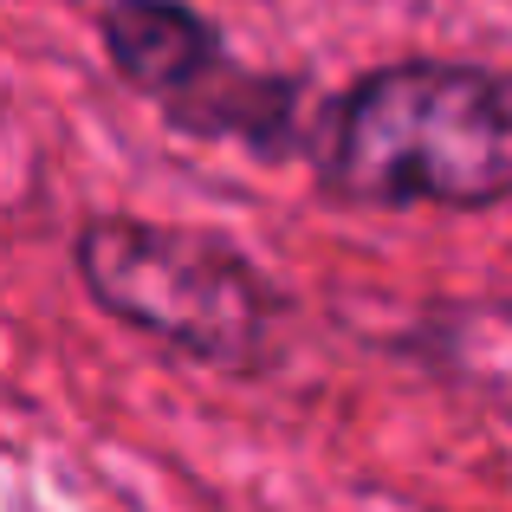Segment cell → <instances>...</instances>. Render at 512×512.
I'll use <instances>...</instances> for the list:
<instances>
[{"label":"cell","mask_w":512,"mask_h":512,"mask_svg":"<svg viewBox=\"0 0 512 512\" xmlns=\"http://www.w3.org/2000/svg\"><path fill=\"white\" fill-rule=\"evenodd\" d=\"M305 163L325 201L376 214H487L512 201V72L389 59L312 111Z\"/></svg>","instance_id":"6da1fadb"},{"label":"cell","mask_w":512,"mask_h":512,"mask_svg":"<svg viewBox=\"0 0 512 512\" xmlns=\"http://www.w3.org/2000/svg\"><path fill=\"white\" fill-rule=\"evenodd\" d=\"M72 279L104 318L214 376H260L292 331V292L208 227L104 208L72 234Z\"/></svg>","instance_id":"7a4b0ae2"},{"label":"cell","mask_w":512,"mask_h":512,"mask_svg":"<svg viewBox=\"0 0 512 512\" xmlns=\"http://www.w3.org/2000/svg\"><path fill=\"white\" fill-rule=\"evenodd\" d=\"M98 46L117 85L156 104L188 143H227L260 163H292L312 137V72L247 65L195 0H104Z\"/></svg>","instance_id":"3957f363"},{"label":"cell","mask_w":512,"mask_h":512,"mask_svg":"<svg viewBox=\"0 0 512 512\" xmlns=\"http://www.w3.org/2000/svg\"><path fill=\"white\" fill-rule=\"evenodd\" d=\"M389 357L512 428V299H428L389 331Z\"/></svg>","instance_id":"277c9868"}]
</instances>
